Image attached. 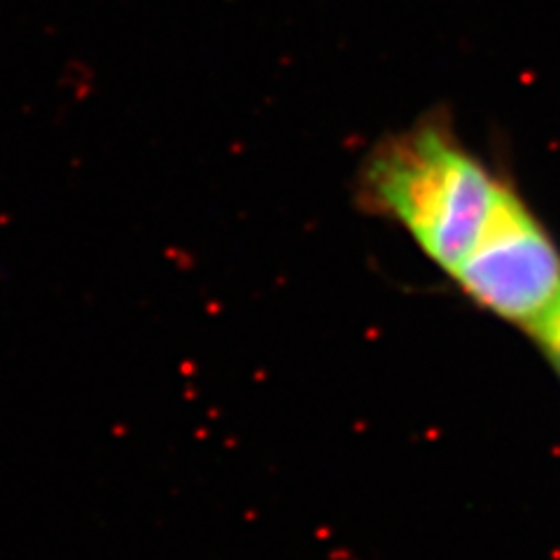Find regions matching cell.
I'll list each match as a JSON object with an SVG mask.
<instances>
[{"label":"cell","mask_w":560,"mask_h":560,"mask_svg":"<svg viewBox=\"0 0 560 560\" xmlns=\"http://www.w3.org/2000/svg\"><path fill=\"white\" fill-rule=\"evenodd\" d=\"M362 189L372 206L453 273L483 234L502 183L446 129L428 121L390 136L372 152Z\"/></svg>","instance_id":"6da1fadb"},{"label":"cell","mask_w":560,"mask_h":560,"mask_svg":"<svg viewBox=\"0 0 560 560\" xmlns=\"http://www.w3.org/2000/svg\"><path fill=\"white\" fill-rule=\"evenodd\" d=\"M528 329L541 341V346L547 348V353L558 362V370H560V296Z\"/></svg>","instance_id":"3957f363"},{"label":"cell","mask_w":560,"mask_h":560,"mask_svg":"<svg viewBox=\"0 0 560 560\" xmlns=\"http://www.w3.org/2000/svg\"><path fill=\"white\" fill-rule=\"evenodd\" d=\"M451 276L483 308L530 327L560 296V253L516 191L502 185L483 234Z\"/></svg>","instance_id":"7a4b0ae2"}]
</instances>
